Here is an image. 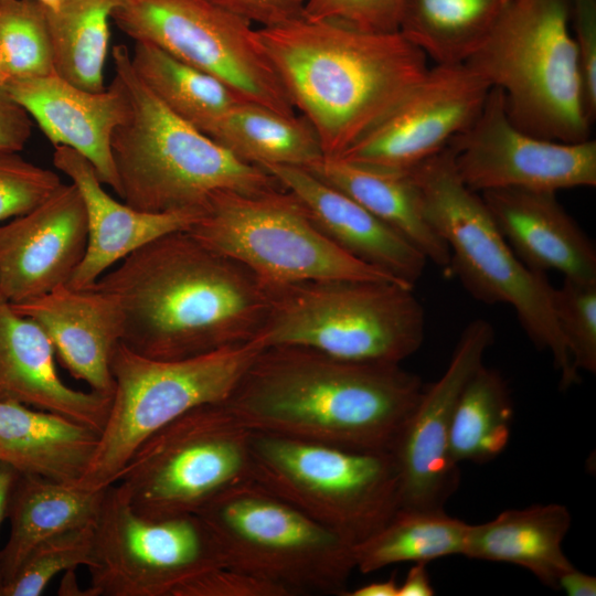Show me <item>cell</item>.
I'll return each instance as SVG.
<instances>
[{
	"instance_id": "cell-30",
	"label": "cell",
	"mask_w": 596,
	"mask_h": 596,
	"mask_svg": "<svg viewBox=\"0 0 596 596\" xmlns=\"http://www.w3.org/2000/svg\"><path fill=\"white\" fill-rule=\"evenodd\" d=\"M508 0H405L398 31L436 64L466 63Z\"/></svg>"
},
{
	"instance_id": "cell-14",
	"label": "cell",
	"mask_w": 596,
	"mask_h": 596,
	"mask_svg": "<svg viewBox=\"0 0 596 596\" xmlns=\"http://www.w3.org/2000/svg\"><path fill=\"white\" fill-rule=\"evenodd\" d=\"M224 566L219 545L195 513L148 519L116 482L94 525L86 596H174L194 577Z\"/></svg>"
},
{
	"instance_id": "cell-20",
	"label": "cell",
	"mask_w": 596,
	"mask_h": 596,
	"mask_svg": "<svg viewBox=\"0 0 596 596\" xmlns=\"http://www.w3.org/2000/svg\"><path fill=\"white\" fill-rule=\"evenodd\" d=\"M12 308L50 339L61 364L92 391L113 395L110 356L121 341L124 318L116 299L94 286L63 285Z\"/></svg>"
},
{
	"instance_id": "cell-11",
	"label": "cell",
	"mask_w": 596,
	"mask_h": 596,
	"mask_svg": "<svg viewBox=\"0 0 596 596\" xmlns=\"http://www.w3.org/2000/svg\"><path fill=\"white\" fill-rule=\"evenodd\" d=\"M188 232L243 264L268 289L334 279L403 283L338 246L285 188L253 195L217 192Z\"/></svg>"
},
{
	"instance_id": "cell-7",
	"label": "cell",
	"mask_w": 596,
	"mask_h": 596,
	"mask_svg": "<svg viewBox=\"0 0 596 596\" xmlns=\"http://www.w3.org/2000/svg\"><path fill=\"white\" fill-rule=\"evenodd\" d=\"M414 286L380 280H315L272 288L264 348L301 345L354 362L398 363L425 337Z\"/></svg>"
},
{
	"instance_id": "cell-21",
	"label": "cell",
	"mask_w": 596,
	"mask_h": 596,
	"mask_svg": "<svg viewBox=\"0 0 596 596\" xmlns=\"http://www.w3.org/2000/svg\"><path fill=\"white\" fill-rule=\"evenodd\" d=\"M53 163L78 189L87 215V247L66 285H93L113 265L143 245L173 232L188 231L202 216V209L149 213L119 203L104 189L94 166L66 146L54 147Z\"/></svg>"
},
{
	"instance_id": "cell-6",
	"label": "cell",
	"mask_w": 596,
	"mask_h": 596,
	"mask_svg": "<svg viewBox=\"0 0 596 596\" xmlns=\"http://www.w3.org/2000/svg\"><path fill=\"white\" fill-rule=\"evenodd\" d=\"M466 64L502 92L522 130L562 142L590 138L568 0H509Z\"/></svg>"
},
{
	"instance_id": "cell-28",
	"label": "cell",
	"mask_w": 596,
	"mask_h": 596,
	"mask_svg": "<svg viewBox=\"0 0 596 596\" xmlns=\"http://www.w3.org/2000/svg\"><path fill=\"white\" fill-rule=\"evenodd\" d=\"M105 490L20 473L8 507L10 534L0 550L4 585L42 541L71 529L95 525Z\"/></svg>"
},
{
	"instance_id": "cell-34",
	"label": "cell",
	"mask_w": 596,
	"mask_h": 596,
	"mask_svg": "<svg viewBox=\"0 0 596 596\" xmlns=\"http://www.w3.org/2000/svg\"><path fill=\"white\" fill-rule=\"evenodd\" d=\"M512 418L505 381L482 363L465 384L455 406L449 432L451 459L457 465L494 459L509 443Z\"/></svg>"
},
{
	"instance_id": "cell-25",
	"label": "cell",
	"mask_w": 596,
	"mask_h": 596,
	"mask_svg": "<svg viewBox=\"0 0 596 596\" xmlns=\"http://www.w3.org/2000/svg\"><path fill=\"white\" fill-rule=\"evenodd\" d=\"M100 433L62 415L0 401V461L23 475L76 485Z\"/></svg>"
},
{
	"instance_id": "cell-16",
	"label": "cell",
	"mask_w": 596,
	"mask_h": 596,
	"mask_svg": "<svg viewBox=\"0 0 596 596\" xmlns=\"http://www.w3.org/2000/svg\"><path fill=\"white\" fill-rule=\"evenodd\" d=\"M490 88L466 63L436 64L393 110L337 158L409 171L446 149L473 123Z\"/></svg>"
},
{
	"instance_id": "cell-23",
	"label": "cell",
	"mask_w": 596,
	"mask_h": 596,
	"mask_svg": "<svg viewBox=\"0 0 596 596\" xmlns=\"http://www.w3.org/2000/svg\"><path fill=\"white\" fill-rule=\"evenodd\" d=\"M499 231L529 268L596 281L592 241L556 199V192L496 189L480 193Z\"/></svg>"
},
{
	"instance_id": "cell-38",
	"label": "cell",
	"mask_w": 596,
	"mask_h": 596,
	"mask_svg": "<svg viewBox=\"0 0 596 596\" xmlns=\"http://www.w3.org/2000/svg\"><path fill=\"white\" fill-rule=\"evenodd\" d=\"M61 184L54 171L0 150V223L35 209Z\"/></svg>"
},
{
	"instance_id": "cell-15",
	"label": "cell",
	"mask_w": 596,
	"mask_h": 596,
	"mask_svg": "<svg viewBox=\"0 0 596 596\" xmlns=\"http://www.w3.org/2000/svg\"><path fill=\"white\" fill-rule=\"evenodd\" d=\"M470 190L557 192L596 185V141L562 142L533 136L510 119L504 96L491 87L473 123L448 146Z\"/></svg>"
},
{
	"instance_id": "cell-26",
	"label": "cell",
	"mask_w": 596,
	"mask_h": 596,
	"mask_svg": "<svg viewBox=\"0 0 596 596\" xmlns=\"http://www.w3.org/2000/svg\"><path fill=\"white\" fill-rule=\"evenodd\" d=\"M348 194L395 230L426 258L447 270L450 253L426 217L421 190L409 171L322 157L305 168Z\"/></svg>"
},
{
	"instance_id": "cell-50",
	"label": "cell",
	"mask_w": 596,
	"mask_h": 596,
	"mask_svg": "<svg viewBox=\"0 0 596 596\" xmlns=\"http://www.w3.org/2000/svg\"><path fill=\"white\" fill-rule=\"evenodd\" d=\"M3 586H4V582H3V575H2L1 565H0V596H2Z\"/></svg>"
},
{
	"instance_id": "cell-42",
	"label": "cell",
	"mask_w": 596,
	"mask_h": 596,
	"mask_svg": "<svg viewBox=\"0 0 596 596\" xmlns=\"http://www.w3.org/2000/svg\"><path fill=\"white\" fill-rule=\"evenodd\" d=\"M253 24L270 26L302 15L306 0H211Z\"/></svg>"
},
{
	"instance_id": "cell-47",
	"label": "cell",
	"mask_w": 596,
	"mask_h": 596,
	"mask_svg": "<svg viewBox=\"0 0 596 596\" xmlns=\"http://www.w3.org/2000/svg\"><path fill=\"white\" fill-rule=\"evenodd\" d=\"M398 583L392 576L389 579L363 585L352 592H347L345 596H397Z\"/></svg>"
},
{
	"instance_id": "cell-35",
	"label": "cell",
	"mask_w": 596,
	"mask_h": 596,
	"mask_svg": "<svg viewBox=\"0 0 596 596\" xmlns=\"http://www.w3.org/2000/svg\"><path fill=\"white\" fill-rule=\"evenodd\" d=\"M0 57L7 82L55 74L46 9L38 0H0Z\"/></svg>"
},
{
	"instance_id": "cell-1",
	"label": "cell",
	"mask_w": 596,
	"mask_h": 596,
	"mask_svg": "<svg viewBox=\"0 0 596 596\" xmlns=\"http://www.w3.org/2000/svg\"><path fill=\"white\" fill-rule=\"evenodd\" d=\"M92 286L118 302L120 342L164 361L253 341L272 302L270 290L247 267L188 231L136 249Z\"/></svg>"
},
{
	"instance_id": "cell-3",
	"label": "cell",
	"mask_w": 596,
	"mask_h": 596,
	"mask_svg": "<svg viewBox=\"0 0 596 596\" xmlns=\"http://www.w3.org/2000/svg\"><path fill=\"white\" fill-rule=\"evenodd\" d=\"M292 105L337 158L423 79L426 55L400 31L370 32L304 15L257 29Z\"/></svg>"
},
{
	"instance_id": "cell-33",
	"label": "cell",
	"mask_w": 596,
	"mask_h": 596,
	"mask_svg": "<svg viewBox=\"0 0 596 596\" xmlns=\"http://www.w3.org/2000/svg\"><path fill=\"white\" fill-rule=\"evenodd\" d=\"M118 0H62L46 8L55 74L93 93L102 92L109 45V21Z\"/></svg>"
},
{
	"instance_id": "cell-18",
	"label": "cell",
	"mask_w": 596,
	"mask_h": 596,
	"mask_svg": "<svg viewBox=\"0 0 596 596\" xmlns=\"http://www.w3.org/2000/svg\"><path fill=\"white\" fill-rule=\"evenodd\" d=\"M87 240L82 195L74 183H62L35 209L0 225L1 295L18 304L66 285Z\"/></svg>"
},
{
	"instance_id": "cell-43",
	"label": "cell",
	"mask_w": 596,
	"mask_h": 596,
	"mask_svg": "<svg viewBox=\"0 0 596 596\" xmlns=\"http://www.w3.org/2000/svg\"><path fill=\"white\" fill-rule=\"evenodd\" d=\"M32 127L26 110L0 85V150L21 151L31 137Z\"/></svg>"
},
{
	"instance_id": "cell-22",
	"label": "cell",
	"mask_w": 596,
	"mask_h": 596,
	"mask_svg": "<svg viewBox=\"0 0 596 596\" xmlns=\"http://www.w3.org/2000/svg\"><path fill=\"white\" fill-rule=\"evenodd\" d=\"M307 209L319 228L354 258L414 286L427 258L342 191L294 166L262 167Z\"/></svg>"
},
{
	"instance_id": "cell-24",
	"label": "cell",
	"mask_w": 596,
	"mask_h": 596,
	"mask_svg": "<svg viewBox=\"0 0 596 596\" xmlns=\"http://www.w3.org/2000/svg\"><path fill=\"white\" fill-rule=\"evenodd\" d=\"M54 355L42 328L19 315L0 292V401L52 412L100 433L111 396L67 386Z\"/></svg>"
},
{
	"instance_id": "cell-51",
	"label": "cell",
	"mask_w": 596,
	"mask_h": 596,
	"mask_svg": "<svg viewBox=\"0 0 596 596\" xmlns=\"http://www.w3.org/2000/svg\"><path fill=\"white\" fill-rule=\"evenodd\" d=\"M509 1V0H508Z\"/></svg>"
},
{
	"instance_id": "cell-46",
	"label": "cell",
	"mask_w": 596,
	"mask_h": 596,
	"mask_svg": "<svg viewBox=\"0 0 596 596\" xmlns=\"http://www.w3.org/2000/svg\"><path fill=\"white\" fill-rule=\"evenodd\" d=\"M19 475L13 467L0 461V526L7 518L11 491Z\"/></svg>"
},
{
	"instance_id": "cell-37",
	"label": "cell",
	"mask_w": 596,
	"mask_h": 596,
	"mask_svg": "<svg viewBox=\"0 0 596 596\" xmlns=\"http://www.w3.org/2000/svg\"><path fill=\"white\" fill-rule=\"evenodd\" d=\"M558 329L577 371L596 372V281L564 278L553 291Z\"/></svg>"
},
{
	"instance_id": "cell-8",
	"label": "cell",
	"mask_w": 596,
	"mask_h": 596,
	"mask_svg": "<svg viewBox=\"0 0 596 596\" xmlns=\"http://www.w3.org/2000/svg\"><path fill=\"white\" fill-rule=\"evenodd\" d=\"M225 567L284 596H345L353 545L252 479L215 494L196 512Z\"/></svg>"
},
{
	"instance_id": "cell-13",
	"label": "cell",
	"mask_w": 596,
	"mask_h": 596,
	"mask_svg": "<svg viewBox=\"0 0 596 596\" xmlns=\"http://www.w3.org/2000/svg\"><path fill=\"white\" fill-rule=\"evenodd\" d=\"M111 20L135 42L210 73L242 99L295 115L257 29L235 12L211 0H118Z\"/></svg>"
},
{
	"instance_id": "cell-10",
	"label": "cell",
	"mask_w": 596,
	"mask_h": 596,
	"mask_svg": "<svg viewBox=\"0 0 596 596\" xmlns=\"http://www.w3.org/2000/svg\"><path fill=\"white\" fill-rule=\"evenodd\" d=\"M263 349L253 340L164 361L118 342L110 356L115 386L108 417L78 485L104 489L116 483L134 453L153 433L195 406L224 402Z\"/></svg>"
},
{
	"instance_id": "cell-9",
	"label": "cell",
	"mask_w": 596,
	"mask_h": 596,
	"mask_svg": "<svg viewBox=\"0 0 596 596\" xmlns=\"http://www.w3.org/2000/svg\"><path fill=\"white\" fill-rule=\"evenodd\" d=\"M251 479L352 545L380 530L400 509L392 451L252 432Z\"/></svg>"
},
{
	"instance_id": "cell-27",
	"label": "cell",
	"mask_w": 596,
	"mask_h": 596,
	"mask_svg": "<svg viewBox=\"0 0 596 596\" xmlns=\"http://www.w3.org/2000/svg\"><path fill=\"white\" fill-rule=\"evenodd\" d=\"M572 523L560 503L502 511L494 519L469 524L464 556L524 567L557 589L558 577L574 565L562 549Z\"/></svg>"
},
{
	"instance_id": "cell-2",
	"label": "cell",
	"mask_w": 596,
	"mask_h": 596,
	"mask_svg": "<svg viewBox=\"0 0 596 596\" xmlns=\"http://www.w3.org/2000/svg\"><path fill=\"white\" fill-rule=\"evenodd\" d=\"M423 389L421 377L398 363L272 345L259 351L223 403L251 432L392 451Z\"/></svg>"
},
{
	"instance_id": "cell-32",
	"label": "cell",
	"mask_w": 596,
	"mask_h": 596,
	"mask_svg": "<svg viewBox=\"0 0 596 596\" xmlns=\"http://www.w3.org/2000/svg\"><path fill=\"white\" fill-rule=\"evenodd\" d=\"M468 528L444 509L400 508L380 530L353 545L355 570L370 574L393 564L464 555Z\"/></svg>"
},
{
	"instance_id": "cell-49",
	"label": "cell",
	"mask_w": 596,
	"mask_h": 596,
	"mask_svg": "<svg viewBox=\"0 0 596 596\" xmlns=\"http://www.w3.org/2000/svg\"><path fill=\"white\" fill-rule=\"evenodd\" d=\"M7 83V76L2 66L1 57H0V85H4Z\"/></svg>"
},
{
	"instance_id": "cell-17",
	"label": "cell",
	"mask_w": 596,
	"mask_h": 596,
	"mask_svg": "<svg viewBox=\"0 0 596 596\" xmlns=\"http://www.w3.org/2000/svg\"><path fill=\"white\" fill-rule=\"evenodd\" d=\"M494 341L492 326L476 319L466 326L441 376L424 385L392 453L400 476V508L444 509L459 486L449 454V432L458 397L483 363Z\"/></svg>"
},
{
	"instance_id": "cell-29",
	"label": "cell",
	"mask_w": 596,
	"mask_h": 596,
	"mask_svg": "<svg viewBox=\"0 0 596 596\" xmlns=\"http://www.w3.org/2000/svg\"><path fill=\"white\" fill-rule=\"evenodd\" d=\"M238 159L258 167L307 168L323 157L318 136L304 117L242 100L207 134Z\"/></svg>"
},
{
	"instance_id": "cell-45",
	"label": "cell",
	"mask_w": 596,
	"mask_h": 596,
	"mask_svg": "<svg viewBox=\"0 0 596 596\" xmlns=\"http://www.w3.org/2000/svg\"><path fill=\"white\" fill-rule=\"evenodd\" d=\"M435 589L430 583L426 563H414L405 579L398 584L397 596H433Z\"/></svg>"
},
{
	"instance_id": "cell-5",
	"label": "cell",
	"mask_w": 596,
	"mask_h": 596,
	"mask_svg": "<svg viewBox=\"0 0 596 596\" xmlns=\"http://www.w3.org/2000/svg\"><path fill=\"white\" fill-rule=\"evenodd\" d=\"M434 230L446 242V272L485 304L514 308L524 332L540 350L550 351L562 389L579 382L553 310L554 287L545 273L524 265L514 254L478 192L458 177L453 155L441 152L409 170Z\"/></svg>"
},
{
	"instance_id": "cell-41",
	"label": "cell",
	"mask_w": 596,
	"mask_h": 596,
	"mask_svg": "<svg viewBox=\"0 0 596 596\" xmlns=\"http://www.w3.org/2000/svg\"><path fill=\"white\" fill-rule=\"evenodd\" d=\"M174 596H284L276 587L238 571L220 566L181 586Z\"/></svg>"
},
{
	"instance_id": "cell-19",
	"label": "cell",
	"mask_w": 596,
	"mask_h": 596,
	"mask_svg": "<svg viewBox=\"0 0 596 596\" xmlns=\"http://www.w3.org/2000/svg\"><path fill=\"white\" fill-rule=\"evenodd\" d=\"M3 86L54 147L66 146L84 156L102 183L119 195L110 140L128 115L129 100L116 74L111 84L97 93L82 89L56 74L11 79Z\"/></svg>"
},
{
	"instance_id": "cell-36",
	"label": "cell",
	"mask_w": 596,
	"mask_h": 596,
	"mask_svg": "<svg viewBox=\"0 0 596 596\" xmlns=\"http://www.w3.org/2000/svg\"><path fill=\"white\" fill-rule=\"evenodd\" d=\"M93 538L94 525L71 529L42 541L4 585L2 596H40L60 572L88 567Z\"/></svg>"
},
{
	"instance_id": "cell-4",
	"label": "cell",
	"mask_w": 596,
	"mask_h": 596,
	"mask_svg": "<svg viewBox=\"0 0 596 596\" xmlns=\"http://www.w3.org/2000/svg\"><path fill=\"white\" fill-rule=\"evenodd\" d=\"M111 57L129 100L110 140L124 203L149 213L204 210L217 192L253 195L284 188L168 109L136 75L125 45H115Z\"/></svg>"
},
{
	"instance_id": "cell-31",
	"label": "cell",
	"mask_w": 596,
	"mask_h": 596,
	"mask_svg": "<svg viewBox=\"0 0 596 596\" xmlns=\"http://www.w3.org/2000/svg\"><path fill=\"white\" fill-rule=\"evenodd\" d=\"M131 66L139 79L173 114L207 135L242 99L217 77L149 42H135Z\"/></svg>"
},
{
	"instance_id": "cell-40",
	"label": "cell",
	"mask_w": 596,
	"mask_h": 596,
	"mask_svg": "<svg viewBox=\"0 0 596 596\" xmlns=\"http://www.w3.org/2000/svg\"><path fill=\"white\" fill-rule=\"evenodd\" d=\"M572 31L578 46L586 107L596 114V0H568Z\"/></svg>"
},
{
	"instance_id": "cell-44",
	"label": "cell",
	"mask_w": 596,
	"mask_h": 596,
	"mask_svg": "<svg viewBox=\"0 0 596 596\" xmlns=\"http://www.w3.org/2000/svg\"><path fill=\"white\" fill-rule=\"evenodd\" d=\"M557 589H562L568 596H595L596 577L573 566L558 577Z\"/></svg>"
},
{
	"instance_id": "cell-48",
	"label": "cell",
	"mask_w": 596,
	"mask_h": 596,
	"mask_svg": "<svg viewBox=\"0 0 596 596\" xmlns=\"http://www.w3.org/2000/svg\"><path fill=\"white\" fill-rule=\"evenodd\" d=\"M49 11H57L61 7L62 0H38Z\"/></svg>"
},
{
	"instance_id": "cell-12",
	"label": "cell",
	"mask_w": 596,
	"mask_h": 596,
	"mask_svg": "<svg viewBox=\"0 0 596 596\" xmlns=\"http://www.w3.org/2000/svg\"><path fill=\"white\" fill-rule=\"evenodd\" d=\"M251 438L223 402L195 406L147 438L117 483L145 518L195 513L219 492L251 479Z\"/></svg>"
},
{
	"instance_id": "cell-39",
	"label": "cell",
	"mask_w": 596,
	"mask_h": 596,
	"mask_svg": "<svg viewBox=\"0 0 596 596\" xmlns=\"http://www.w3.org/2000/svg\"><path fill=\"white\" fill-rule=\"evenodd\" d=\"M405 0H306L302 15L370 32H396Z\"/></svg>"
}]
</instances>
